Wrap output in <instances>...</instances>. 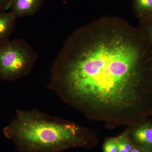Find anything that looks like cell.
Wrapping results in <instances>:
<instances>
[{"mask_svg":"<svg viewBox=\"0 0 152 152\" xmlns=\"http://www.w3.org/2000/svg\"><path fill=\"white\" fill-rule=\"evenodd\" d=\"M140 23L139 27L142 30L152 45V18Z\"/></svg>","mask_w":152,"mask_h":152,"instance_id":"30bf717a","label":"cell"},{"mask_svg":"<svg viewBox=\"0 0 152 152\" xmlns=\"http://www.w3.org/2000/svg\"><path fill=\"white\" fill-rule=\"evenodd\" d=\"M125 132L134 146L152 152V118L128 126Z\"/></svg>","mask_w":152,"mask_h":152,"instance_id":"277c9868","label":"cell"},{"mask_svg":"<svg viewBox=\"0 0 152 152\" xmlns=\"http://www.w3.org/2000/svg\"><path fill=\"white\" fill-rule=\"evenodd\" d=\"M132 9L140 23L152 18V0H132Z\"/></svg>","mask_w":152,"mask_h":152,"instance_id":"52a82bcc","label":"cell"},{"mask_svg":"<svg viewBox=\"0 0 152 152\" xmlns=\"http://www.w3.org/2000/svg\"><path fill=\"white\" fill-rule=\"evenodd\" d=\"M130 152H145L143 151L140 148H138L137 147L133 146L132 149V151H131Z\"/></svg>","mask_w":152,"mask_h":152,"instance_id":"7c38bea8","label":"cell"},{"mask_svg":"<svg viewBox=\"0 0 152 152\" xmlns=\"http://www.w3.org/2000/svg\"><path fill=\"white\" fill-rule=\"evenodd\" d=\"M104 152H118V139L115 137L106 139L103 145Z\"/></svg>","mask_w":152,"mask_h":152,"instance_id":"9c48e42d","label":"cell"},{"mask_svg":"<svg viewBox=\"0 0 152 152\" xmlns=\"http://www.w3.org/2000/svg\"><path fill=\"white\" fill-rule=\"evenodd\" d=\"M64 103L108 129L152 117V45L139 27L104 16L68 37L48 85Z\"/></svg>","mask_w":152,"mask_h":152,"instance_id":"6da1fadb","label":"cell"},{"mask_svg":"<svg viewBox=\"0 0 152 152\" xmlns=\"http://www.w3.org/2000/svg\"><path fill=\"white\" fill-rule=\"evenodd\" d=\"M12 0H0V11H4L10 8Z\"/></svg>","mask_w":152,"mask_h":152,"instance_id":"8fae6325","label":"cell"},{"mask_svg":"<svg viewBox=\"0 0 152 152\" xmlns=\"http://www.w3.org/2000/svg\"><path fill=\"white\" fill-rule=\"evenodd\" d=\"M44 0H12L10 12L16 18L34 15L43 4Z\"/></svg>","mask_w":152,"mask_h":152,"instance_id":"5b68a950","label":"cell"},{"mask_svg":"<svg viewBox=\"0 0 152 152\" xmlns=\"http://www.w3.org/2000/svg\"><path fill=\"white\" fill-rule=\"evenodd\" d=\"M118 152H130L132 149L133 144L128 137L125 131L117 137Z\"/></svg>","mask_w":152,"mask_h":152,"instance_id":"ba28073f","label":"cell"},{"mask_svg":"<svg viewBox=\"0 0 152 152\" xmlns=\"http://www.w3.org/2000/svg\"><path fill=\"white\" fill-rule=\"evenodd\" d=\"M3 133L20 152H61L76 147L88 148L97 140L90 129L37 109H17L15 117Z\"/></svg>","mask_w":152,"mask_h":152,"instance_id":"7a4b0ae2","label":"cell"},{"mask_svg":"<svg viewBox=\"0 0 152 152\" xmlns=\"http://www.w3.org/2000/svg\"><path fill=\"white\" fill-rule=\"evenodd\" d=\"M16 18L10 12L0 11V44L10 40L15 30Z\"/></svg>","mask_w":152,"mask_h":152,"instance_id":"8992f818","label":"cell"},{"mask_svg":"<svg viewBox=\"0 0 152 152\" xmlns=\"http://www.w3.org/2000/svg\"><path fill=\"white\" fill-rule=\"evenodd\" d=\"M38 58L35 51L22 39L0 44V79L13 81L28 76Z\"/></svg>","mask_w":152,"mask_h":152,"instance_id":"3957f363","label":"cell"}]
</instances>
